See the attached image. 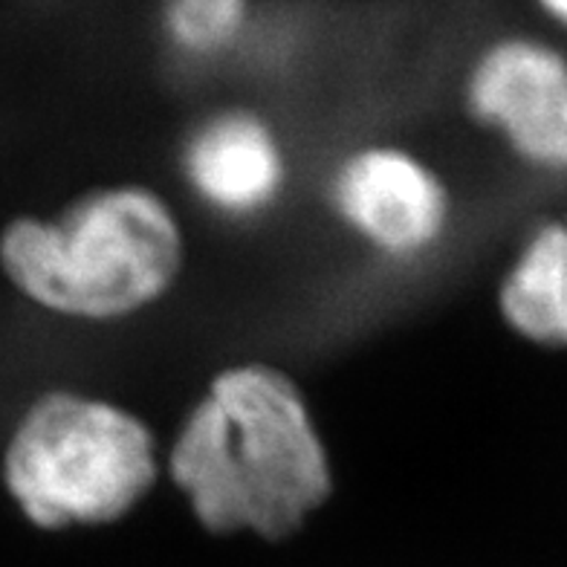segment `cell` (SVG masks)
Here are the masks:
<instances>
[{"label": "cell", "mask_w": 567, "mask_h": 567, "mask_svg": "<svg viewBox=\"0 0 567 567\" xmlns=\"http://www.w3.org/2000/svg\"><path fill=\"white\" fill-rule=\"evenodd\" d=\"M168 475L203 530L287 542L333 495V463L305 391L284 368H224L192 405Z\"/></svg>", "instance_id": "cell-1"}, {"label": "cell", "mask_w": 567, "mask_h": 567, "mask_svg": "<svg viewBox=\"0 0 567 567\" xmlns=\"http://www.w3.org/2000/svg\"><path fill=\"white\" fill-rule=\"evenodd\" d=\"M186 264L177 215L145 186L93 188L55 220L21 217L0 235V267L59 316L113 321L157 305Z\"/></svg>", "instance_id": "cell-2"}, {"label": "cell", "mask_w": 567, "mask_h": 567, "mask_svg": "<svg viewBox=\"0 0 567 567\" xmlns=\"http://www.w3.org/2000/svg\"><path fill=\"white\" fill-rule=\"evenodd\" d=\"M3 481L41 530L105 527L154 493L157 437L134 411L111 400L50 391L12 432Z\"/></svg>", "instance_id": "cell-3"}, {"label": "cell", "mask_w": 567, "mask_h": 567, "mask_svg": "<svg viewBox=\"0 0 567 567\" xmlns=\"http://www.w3.org/2000/svg\"><path fill=\"white\" fill-rule=\"evenodd\" d=\"M466 111L495 127L515 157L538 168H567V59L530 35L489 44L466 75Z\"/></svg>", "instance_id": "cell-4"}, {"label": "cell", "mask_w": 567, "mask_h": 567, "mask_svg": "<svg viewBox=\"0 0 567 567\" xmlns=\"http://www.w3.org/2000/svg\"><path fill=\"white\" fill-rule=\"evenodd\" d=\"M333 206L359 238L391 258L432 249L452 217L441 174L396 145L353 151L333 177Z\"/></svg>", "instance_id": "cell-5"}, {"label": "cell", "mask_w": 567, "mask_h": 567, "mask_svg": "<svg viewBox=\"0 0 567 567\" xmlns=\"http://www.w3.org/2000/svg\"><path fill=\"white\" fill-rule=\"evenodd\" d=\"M183 168L197 195L229 217L258 215L287 183L281 142L252 111H224L200 122L186 142Z\"/></svg>", "instance_id": "cell-6"}, {"label": "cell", "mask_w": 567, "mask_h": 567, "mask_svg": "<svg viewBox=\"0 0 567 567\" xmlns=\"http://www.w3.org/2000/svg\"><path fill=\"white\" fill-rule=\"evenodd\" d=\"M507 328L542 348H567V212L530 231L498 287Z\"/></svg>", "instance_id": "cell-7"}, {"label": "cell", "mask_w": 567, "mask_h": 567, "mask_svg": "<svg viewBox=\"0 0 567 567\" xmlns=\"http://www.w3.org/2000/svg\"><path fill=\"white\" fill-rule=\"evenodd\" d=\"M244 0H177L163 9V30L174 47L192 55H215L247 27Z\"/></svg>", "instance_id": "cell-8"}, {"label": "cell", "mask_w": 567, "mask_h": 567, "mask_svg": "<svg viewBox=\"0 0 567 567\" xmlns=\"http://www.w3.org/2000/svg\"><path fill=\"white\" fill-rule=\"evenodd\" d=\"M542 12L550 16L553 21H559L561 27H567V0H545V3H542Z\"/></svg>", "instance_id": "cell-9"}]
</instances>
